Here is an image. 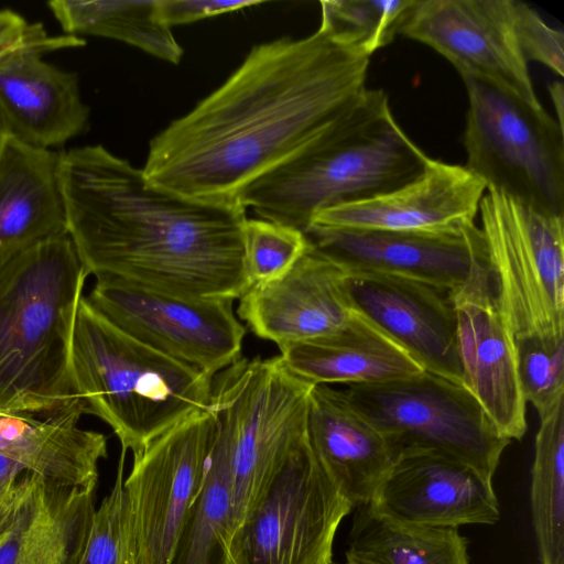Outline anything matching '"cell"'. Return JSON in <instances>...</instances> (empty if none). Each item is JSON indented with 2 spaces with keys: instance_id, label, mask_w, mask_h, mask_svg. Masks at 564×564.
I'll list each match as a JSON object with an SVG mask.
<instances>
[{
  "instance_id": "6da1fadb",
  "label": "cell",
  "mask_w": 564,
  "mask_h": 564,
  "mask_svg": "<svg viewBox=\"0 0 564 564\" xmlns=\"http://www.w3.org/2000/svg\"><path fill=\"white\" fill-rule=\"evenodd\" d=\"M369 64L370 56L323 21L305 37L257 44L218 88L151 139L142 171L177 195L242 205L251 184L358 100Z\"/></svg>"
},
{
  "instance_id": "7a4b0ae2",
  "label": "cell",
  "mask_w": 564,
  "mask_h": 564,
  "mask_svg": "<svg viewBox=\"0 0 564 564\" xmlns=\"http://www.w3.org/2000/svg\"><path fill=\"white\" fill-rule=\"evenodd\" d=\"M59 184L88 274L185 299L235 301L250 288L245 206L177 195L101 145L59 152Z\"/></svg>"
},
{
  "instance_id": "3957f363",
  "label": "cell",
  "mask_w": 564,
  "mask_h": 564,
  "mask_svg": "<svg viewBox=\"0 0 564 564\" xmlns=\"http://www.w3.org/2000/svg\"><path fill=\"white\" fill-rule=\"evenodd\" d=\"M87 275L68 235L30 248L1 270L0 413L84 404L72 372V341Z\"/></svg>"
},
{
  "instance_id": "277c9868",
  "label": "cell",
  "mask_w": 564,
  "mask_h": 564,
  "mask_svg": "<svg viewBox=\"0 0 564 564\" xmlns=\"http://www.w3.org/2000/svg\"><path fill=\"white\" fill-rule=\"evenodd\" d=\"M427 160L386 93L367 88L323 135L251 184L241 204L305 234L319 212L392 191L419 176Z\"/></svg>"
},
{
  "instance_id": "5b68a950",
  "label": "cell",
  "mask_w": 564,
  "mask_h": 564,
  "mask_svg": "<svg viewBox=\"0 0 564 564\" xmlns=\"http://www.w3.org/2000/svg\"><path fill=\"white\" fill-rule=\"evenodd\" d=\"M72 372L86 414L107 423L133 456L209 405L213 377L127 335L85 296L75 317Z\"/></svg>"
},
{
  "instance_id": "8992f818",
  "label": "cell",
  "mask_w": 564,
  "mask_h": 564,
  "mask_svg": "<svg viewBox=\"0 0 564 564\" xmlns=\"http://www.w3.org/2000/svg\"><path fill=\"white\" fill-rule=\"evenodd\" d=\"M479 230L498 307L514 339H564V216L486 188Z\"/></svg>"
},
{
  "instance_id": "52a82bcc",
  "label": "cell",
  "mask_w": 564,
  "mask_h": 564,
  "mask_svg": "<svg viewBox=\"0 0 564 564\" xmlns=\"http://www.w3.org/2000/svg\"><path fill=\"white\" fill-rule=\"evenodd\" d=\"M468 98L466 164L487 188L564 216V129L496 85L460 76Z\"/></svg>"
},
{
  "instance_id": "ba28073f",
  "label": "cell",
  "mask_w": 564,
  "mask_h": 564,
  "mask_svg": "<svg viewBox=\"0 0 564 564\" xmlns=\"http://www.w3.org/2000/svg\"><path fill=\"white\" fill-rule=\"evenodd\" d=\"M313 386L289 371L280 356L241 357L213 377L209 406L231 440L235 528L264 482L306 440Z\"/></svg>"
},
{
  "instance_id": "9c48e42d",
  "label": "cell",
  "mask_w": 564,
  "mask_h": 564,
  "mask_svg": "<svg viewBox=\"0 0 564 564\" xmlns=\"http://www.w3.org/2000/svg\"><path fill=\"white\" fill-rule=\"evenodd\" d=\"M343 390L397 456L406 449L435 451L492 478L511 442L462 383L425 370L392 381L345 386Z\"/></svg>"
},
{
  "instance_id": "30bf717a",
  "label": "cell",
  "mask_w": 564,
  "mask_h": 564,
  "mask_svg": "<svg viewBox=\"0 0 564 564\" xmlns=\"http://www.w3.org/2000/svg\"><path fill=\"white\" fill-rule=\"evenodd\" d=\"M352 509L316 462L306 437L234 529L231 564H329L336 531Z\"/></svg>"
},
{
  "instance_id": "8fae6325",
  "label": "cell",
  "mask_w": 564,
  "mask_h": 564,
  "mask_svg": "<svg viewBox=\"0 0 564 564\" xmlns=\"http://www.w3.org/2000/svg\"><path fill=\"white\" fill-rule=\"evenodd\" d=\"M88 303L117 328L209 377L240 359L246 327L229 300L185 299L97 276Z\"/></svg>"
},
{
  "instance_id": "7c38bea8",
  "label": "cell",
  "mask_w": 564,
  "mask_h": 564,
  "mask_svg": "<svg viewBox=\"0 0 564 564\" xmlns=\"http://www.w3.org/2000/svg\"><path fill=\"white\" fill-rule=\"evenodd\" d=\"M216 430V416L208 405L133 456L123 489L138 564L169 563L180 529L203 486Z\"/></svg>"
},
{
  "instance_id": "4fadbf2b",
  "label": "cell",
  "mask_w": 564,
  "mask_h": 564,
  "mask_svg": "<svg viewBox=\"0 0 564 564\" xmlns=\"http://www.w3.org/2000/svg\"><path fill=\"white\" fill-rule=\"evenodd\" d=\"M518 0H414L399 34L473 76L541 108L517 28Z\"/></svg>"
},
{
  "instance_id": "5bb4252c",
  "label": "cell",
  "mask_w": 564,
  "mask_h": 564,
  "mask_svg": "<svg viewBox=\"0 0 564 564\" xmlns=\"http://www.w3.org/2000/svg\"><path fill=\"white\" fill-rule=\"evenodd\" d=\"M83 45L78 36H50L35 23L0 55V119L10 135L51 149L87 128L89 108L77 75L43 59L47 53Z\"/></svg>"
},
{
  "instance_id": "9a60e30c",
  "label": "cell",
  "mask_w": 564,
  "mask_h": 564,
  "mask_svg": "<svg viewBox=\"0 0 564 564\" xmlns=\"http://www.w3.org/2000/svg\"><path fill=\"white\" fill-rule=\"evenodd\" d=\"M448 294L457 317L462 384L501 435L520 441L527 432V402L516 339L498 307L487 262Z\"/></svg>"
},
{
  "instance_id": "2e32d148",
  "label": "cell",
  "mask_w": 564,
  "mask_h": 564,
  "mask_svg": "<svg viewBox=\"0 0 564 564\" xmlns=\"http://www.w3.org/2000/svg\"><path fill=\"white\" fill-rule=\"evenodd\" d=\"M367 506L394 522L427 527L494 524L500 517L492 478L430 449L401 452Z\"/></svg>"
},
{
  "instance_id": "e0dca14e",
  "label": "cell",
  "mask_w": 564,
  "mask_h": 564,
  "mask_svg": "<svg viewBox=\"0 0 564 564\" xmlns=\"http://www.w3.org/2000/svg\"><path fill=\"white\" fill-rule=\"evenodd\" d=\"M305 235L346 272L400 275L448 293L487 262L477 225L456 234L311 226Z\"/></svg>"
},
{
  "instance_id": "ac0fdd59",
  "label": "cell",
  "mask_w": 564,
  "mask_h": 564,
  "mask_svg": "<svg viewBox=\"0 0 564 564\" xmlns=\"http://www.w3.org/2000/svg\"><path fill=\"white\" fill-rule=\"evenodd\" d=\"M352 308L429 372L462 383L456 312L448 292L413 279L347 272Z\"/></svg>"
},
{
  "instance_id": "d6986e66",
  "label": "cell",
  "mask_w": 564,
  "mask_h": 564,
  "mask_svg": "<svg viewBox=\"0 0 564 564\" xmlns=\"http://www.w3.org/2000/svg\"><path fill=\"white\" fill-rule=\"evenodd\" d=\"M486 188L467 167L429 158L421 174L410 182L371 198L322 210L310 227L463 232L476 226Z\"/></svg>"
},
{
  "instance_id": "ffe728a7",
  "label": "cell",
  "mask_w": 564,
  "mask_h": 564,
  "mask_svg": "<svg viewBox=\"0 0 564 564\" xmlns=\"http://www.w3.org/2000/svg\"><path fill=\"white\" fill-rule=\"evenodd\" d=\"M346 278L347 272L308 240L284 274L250 286L239 297L238 317L278 347L332 334L355 312Z\"/></svg>"
},
{
  "instance_id": "44dd1931",
  "label": "cell",
  "mask_w": 564,
  "mask_h": 564,
  "mask_svg": "<svg viewBox=\"0 0 564 564\" xmlns=\"http://www.w3.org/2000/svg\"><path fill=\"white\" fill-rule=\"evenodd\" d=\"M306 437L323 471L354 508L371 501L397 458L344 390L329 384H314L310 391Z\"/></svg>"
},
{
  "instance_id": "7402d4cb",
  "label": "cell",
  "mask_w": 564,
  "mask_h": 564,
  "mask_svg": "<svg viewBox=\"0 0 564 564\" xmlns=\"http://www.w3.org/2000/svg\"><path fill=\"white\" fill-rule=\"evenodd\" d=\"M66 235L59 152L7 133L0 149V272L30 248Z\"/></svg>"
},
{
  "instance_id": "603a6c76",
  "label": "cell",
  "mask_w": 564,
  "mask_h": 564,
  "mask_svg": "<svg viewBox=\"0 0 564 564\" xmlns=\"http://www.w3.org/2000/svg\"><path fill=\"white\" fill-rule=\"evenodd\" d=\"M279 349L288 370L311 384H372L424 371L406 350L356 311L340 329Z\"/></svg>"
},
{
  "instance_id": "cb8c5ba5",
  "label": "cell",
  "mask_w": 564,
  "mask_h": 564,
  "mask_svg": "<svg viewBox=\"0 0 564 564\" xmlns=\"http://www.w3.org/2000/svg\"><path fill=\"white\" fill-rule=\"evenodd\" d=\"M94 512V491L30 473L0 564H79Z\"/></svg>"
},
{
  "instance_id": "d4e9b609",
  "label": "cell",
  "mask_w": 564,
  "mask_h": 564,
  "mask_svg": "<svg viewBox=\"0 0 564 564\" xmlns=\"http://www.w3.org/2000/svg\"><path fill=\"white\" fill-rule=\"evenodd\" d=\"M214 414L217 430L205 479L167 564H231L229 544L235 528L231 440L225 422Z\"/></svg>"
},
{
  "instance_id": "484cf974",
  "label": "cell",
  "mask_w": 564,
  "mask_h": 564,
  "mask_svg": "<svg viewBox=\"0 0 564 564\" xmlns=\"http://www.w3.org/2000/svg\"><path fill=\"white\" fill-rule=\"evenodd\" d=\"M47 6L68 35L121 41L172 64L183 57L172 28L159 13L158 0H52Z\"/></svg>"
},
{
  "instance_id": "4316f807",
  "label": "cell",
  "mask_w": 564,
  "mask_h": 564,
  "mask_svg": "<svg viewBox=\"0 0 564 564\" xmlns=\"http://www.w3.org/2000/svg\"><path fill=\"white\" fill-rule=\"evenodd\" d=\"M348 553L370 564H469L468 542L457 528L398 523L357 507Z\"/></svg>"
},
{
  "instance_id": "83f0119b",
  "label": "cell",
  "mask_w": 564,
  "mask_h": 564,
  "mask_svg": "<svg viewBox=\"0 0 564 564\" xmlns=\"http://www.w3.org/2000/svg\"><path fill=\"white\" fill-rule=\"evenodd\" d=\"M531 510L542 564H564V402L540 420Z\"/></svg>"
},
{
  "instance_id": "f1b7e54d",
  "label": "cell",
  "mask_w": 564,
  "mask_h": 564,
  "mask_svg": "<svg viewBox=\"0 0 564 564\" xmlns=\"http://www.w3.org/2000/svg\"><path fill=\"white\" fill-rule=\"evenodd\" d=\"M414 0H335L321 2V21L368 56L389 45Z\"/></svg>"
},
{
  "instance_id": "f546056e",
  "label": "cell",
  "mask_w": 564,
  "mask_h": 564,
  "mask_svg": "<svg viewBox=\"0 0 564 564\" xmlns=\"http://www.w3.org/2000/svg\"><path fill=\"white\" fill-rule=\"evenodd\" d=\"M126 453L121 449L110 492L95 509L79 564H138L131 513L123 489Z\"/></svg>"
},
{
  "instance_id": "4dcf8cb0",
  "label": "cell",
  "mask_w": 564,
  "mask_h": 564,
  "mask_svg": "<svg viewBox=\"0 0 564 564\" xmlns=\"http://www.w3.org/2000/svg\"><path fill=\"white\" fill-rule=\"evenodd\" d=\"M308 246L306 235L288 225L247 218L243 229L245 268L250 286L284 274Z\"/></svg>"
},
{
  "instance_id": "1f68e13d",
  "label": "cell",
  "mask_w": 564,
  "mask_h": 564,
  "mask_svg": "<svg viewBox=\"0 0 564 564\" xmlns=\"http://www.w3.org/2000/svg\"><path fill=\"white\" fill-rule=\"evenodd\" d=\"M519 381L539 420L564 402V339H516Z\"/></svg>"
},
{
  "instance_id": "d6a6232c",
  "label": "cell",
  "mask_w": 564,
  "mask_h": 564,
  "mask_svg": "<svg viewBox=\"0 0 564 564\" xmlns=\"http://www.w3.org/2000/svg\"><path fill=\"white\" fill-rule=\"evenodd\" d=\"M517 28L527 61H535L558 76L564 74V34L547 25L529 4L518 1Z\"/></svg>"
},
{
  "instance_id": "836d02e7",
  "label": "cell",
  "mask_w": 564,
  "mask_h": 564,
  "mask_svg": "<svg viewBox=\"0 0 564 564\" xmlns=\"http://www.w3.org/2000/svg\"><path fill=\"white\" fill-rule=\"evenodd\" d=\"M260 3L261 1L158 0V8L162 20L172 28Z\"/></svg>"
},
{
  "instance_id": "e575fe53",
  "label": "cell",
  "mask_w": 564,
  "mask_h": 564,
  "mask_svg": "<svg viewBox=\"0 0 564 564\" xmlns=\"http://www.w3.org/2000/svg\"><path fill=\"white\" fill-rule=\"evenodd\" d=\"M29 476L30 473H25L13 484L0 490V544L7 539L15 522L28 488Z\"/></svg>"
},
{
  "instance_id": "d590c367",
  "label": "cell",
  "mask_w": 564,
  "mask_h": 564,
  "mask_svg": "<svg viewBox=\"0 0 564 564\" xmlns=\"http://www.w3.org/2000/svg\"><path fill=\"white\" fill-rule=\"evenodd\" d=\"M29 24L11 10L0 11V55L23 37Z\"/></svg>"
},
{
  "instance_id": "8d00e7d4",
  "label": "cell",
  "mask_w": 564,
  "mask_h": 564,
  "mask_svg": "<svg viewBox=\"0 0 564 564\" xmlns=\"http://www.w3.org/2000/svg\"><path fill=\"white\" fill-rule=\"evenodd\" d=\"M549 95L553 102L555 113H556V121L558 126L564 129V120H563V108H564V87L563 83L561 80L552 82L549 85Z\"/></svg>"
},
{
  "instance_id": "74e56055",
  "label": "cell",
  "mask_w": 564,
  "mask_h": 564,
  "mask_svg": "<svg viewBox=\"0 0 564 564\" xmlns=\"http://www.w3.org/2000/svg\"><path fill=\"white\" fill-rule=\"evenodd\" d=\"M346 564H370L350 553H346Z\"/></svg>"
},
{
  "instance_id": "f35d334b",
  "label": "cell",
  "mask_w": 564,
  "mask_h": 564,
  "mask_svg": "<svg viewBox=\"0 0 564 564\" xmlns=\"http://www.w3.org/2000/svg\"><path fill=\"white\" fill-rule=\"evenodd\" d=\"M7 133H8V132H7V130H6V128H4L3 123H2V121H1V119H0V149H1V145H2V143H3V140H4L6 135H7Z\"/></svg>"
},
{
  "instance_id": "ab89813d",
  "label": "cell",
  "mask_w": 564,
  "mask_h": 564,
  "mask_svg": "<svg viewBox=\"0 0 564 564\" xmlns=\"http://www.w3.org/2000/svg\"><path fill=\"white\" fill-rule=\"evenodd\" d=\"M329 564H339V563H336V562H333V561H332Z\"/></svg>"
}]
</instances>
